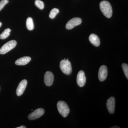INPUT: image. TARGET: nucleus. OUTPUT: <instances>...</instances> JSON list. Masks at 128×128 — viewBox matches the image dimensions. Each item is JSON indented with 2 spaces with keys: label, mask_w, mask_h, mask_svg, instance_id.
<instances>
[{
  "label": "nucleus",
  "mask_w": 128,
  "mask_h": 128,
  "mask_svg": "<svg viewBox=\"0 0 128 128\" xmlns=\"http://www.w3.org/2000/svg\"><path fill=\"white\" fill-rule=\"evenodd\" d=\"M59 12V10L57 8H54L50 11L49 17L50 18H55L57 14Z\"/></svg>",
  "instance_id": "obj_16"
},
{
  "label": "nucleus",
  "mask_w": 128,
  "mask_h": 128,
  "mask_svg": "<svg viewBox=\"0 0 128 128\" xmlns=\"http://www.w3.org/2000/svg\"><path fill=\"white\" fill-rule=\"evenodd\" d=\"M11 30L10 28H7L0 35V39H5L7 38L10 34Z\"/></svg>",
  "instance_id": "obj_15"
},
{
  "label": "nucleus",
  "mask_w": 128,
  "mask_h": 128,
  "mask_svg": "<svg viewBox=\"0 0 128 128\" xmlns=\"http://www.w3.org/2000/svg\"><path fill=\"white\" fill-rule=\"evenodd\" d=\"M57 108L60 114L64 117L66 118L70 113V108L66 102L64 101H60L57 104Z\"/></svg>",
  "instance_id": "obj_2"
},
{
  "label": "nucleus",
  "mask_w": 128,
  "mask_h": 128,
  "mask_svg": "<svg viewBox=\"0 0 128 128\" xmlns=\"http://www.w3.org/2000/svg\"><path fill=\"white\" fill-rule=\"evenodd\" d=\"M27 85V81L26 80H24L20 82L16 90V94L18 96H20L23 94Z\"/></svg>",
  "instance_id": "obj_9"
},
{
  "label": "nucleus",
  "mask_w": 128,
  "mask_h": 128,
  "mask_svg": "<svg viewBox=\"0 0 128 128\" xmlns=\"http://www.w3.org/2000/svg\"><path fill=\"white\" fill-rule=\"evenodd\" d=\"M26 127L24 126H22L19 127H17L16 128H26Z\"/></svg>",
  "instance_id": "obj_20"
},
{
  "label": "nucleus",
  "mask_w": 128,
  "mask_h": 128,
  "mask_svg": "<svg viewBox=\"0 0 128 128\" xmlns=\"http://www.w3.org/2000/svg\"><path fill=\"white\" fill-rule=\"evenodd\" d=\"M89 41L94 46L98 47L100 45V40L97 35L95 34H91L89 37Z\"/></svg>",
  "instance_id": "obj_13"
},
{
  "label": "nucleus",
  "mask_w": 128,
  "mask_h": 128,
  "mask_svg": "<svg viewBox=\"0 0 128 128\" xmlns=\"http://www.w3.org/2000/svg\"><path fill=\"white\" fill-rule=\"evenodd\" d=\"M44 111L43 108H38L34 110L28 116V118L30 120L38 119L42 116L44 114Z\"/></svg>",
  "instance_id": "obj_6"
},
{
  "label": "nucleus",
  "mask_w": 128,
  "mask_h": 128,
  "mask_svg": "<svg viewBox=\"0 0 128 128\" xmlns=\"http://www.w3.org/2000/svg\"><path fill=\"white\" fill-rule=\"evenodd\" d=\"M114 127H116V126H114ZM112 128H120L119 127H112Z\"/></svg>",
  "instance_id": "obj_22"
},
{
  "label": "nucleus",
  "mask_w": 128,
  "mask_h": 128,
  "mask_svg": "<svg viewBox=\"0 0 128 128\" xmlns=\"http://www.w3.org/2000/svg\"><path fill=\"white\" fill-rule=\"evenodd\" d=\"M60 68L63 73L66 75H70L72 72V67L71 63L67 60H62L60 63Z\"/></svg>",
  "instance_id": "obj_3"
},
{
  "label": "nucleus",
  "mask_w": 128,
  "mask_h": 128,
  "mask_svg": "<svg viewBox=\"0 0 128 128\" xmlns=\"http://www.w3.org/2000/svg\"><path fill=\"white\" fill-rule=\"evenodd\" d=\"M2 25V23H1V22H0V28L1 27V26Z\"/></svg>",
  "instance_id": "obj_21"
},
{
  "label": "nucleus",
  "mask_w": 128,
  "mask_h": 128,
  "mask_svg": "<svg viewBox=\"0 0 128 128\" xmlns=\"http://www.w3.org/2000/svg\"><path fill=\"white\" fill-rule=\"evenodd\" d=\"M54 80V76L50 72H46L44 76V82L47 86H50L52 84Z\"/></svg>",
  "instance_id": "obj_10"
},
{
  "label": "nucleus",
  "mask_w": 128,
  "mask_h": 128,
  "mask_svg": "<svg viewBox=\"0 0 128 128\" xmlns=\"http://www.w3.org/2000/svg\"><path fill=\"white\" fill-rule=\"evenodd\" d=\"M86 81V78L84 72L82 70H80L78 73L76 78L77 84L80 87H83L84 86Z\"/></svg>",
  "instance_id": "obj_7"
},
{
  "label": "nucleus",
  "mask_w": 128,
  "mask_h": 128,
  "mask_svg": "<svg viewBox=\"0 0 128 128\" xmlns=\"http://www.w3.org/2000/svg\"><path fill=\"white\" fill-rule=\"evenodd\" d=\"M31 58L28 56L21 57L17 60L15 62L16 65L18 66H24L30 62Z\"/></svg>",
  "instance_id": "obj_12"
},
{
  "label": "nucleus",
  "mask_w": 128,
  "mask_h": 128,
  "mask_svg": "<svg viewBox=\"0 0 128 128\" xmlns=\"http://www.w3.org/2000/svg\"><path fill=\"white\" fill-rule=\"evenodd\" d=\"M26 26L28 30H32L34 28V26L32 19L30 17L27 18L26 22Z\"/></svg>",
  "instance_id": "obj_14"
},
{
  "label": "nucleus",
  "mask_w": 128,
  "mask_h": 128,
  "mask_svg": "<svg viewBox=\"0 0 128 128\" xmlns=\"http://www.w3.org/2000/svg\"><path fill=\"white\" fill-rule=\"evenodd\" d=\"M115 99L114 97H112L108 99L106 106L108 112L111 114H113L115 109Z\"/></svg>",
  "instance_id": "obj_11"
},
{
  "label": "nucleus",
  "mask_w": 128,
  "mask_h": 128,
  "mask_svg": "<svg viewBox=\"0 0 128 128\" xmlns=\"http://www.w3.org/2000/svg\"><path fill=\"white\" fill-rule=\"evenodd\" d=\"M100 10L104 15L108 18H110L112 14V9L111 4L107 1H102L100 4Z\"/></svg>",
  "instance_id": "obj_1"
},
{
  "label": "nucleus",
  "mask_w": 128,
  "mask_h": 128,
  "mask_svg": "<svg viewBox=\"0 0 128 128\" xmlns=\"http://www.w3.org/2000/svg\"><path fill=\"white\" fill-rule=\"evenodd\" d=\"M34 3L36 6L41 10H42L44 8V2L40 0H36Z\"/></svg>",
  "instance_id": "obj_17"
},
{
  "label": "nucleus",
  "mask_w": 128,
  "mask_h": 128,
  "mask_svg": "<svg viewBox=\"0 0 128 128\" xmlns=\"http://www.w3.org/2000/svg\"><path fill=\"white\" fill-rule=\"evenodd\" d=\"M82 22V20L79 18H74L69 20L66 23V28L68 30L72 29L76 26L80 25Z\"/></svg>",
  "instance_id": "obj_5"
},
{
  "label": "nucleus",
  "mask_w": 128,
  "mask_h": 128,
  "mask_svg": "<svg viewBox=\"0 0 128 128\" xmlns=\"http://www.w3.org/2000/svg\"><path fill=\"white\" fill-rule=\"evenodd\" d=\"M122 68L124 73V74L126 76L127 79H128V64H123L122 65Z\"/></svg>",
  "instance_id": "obj_18"
},
{
  "label": "nucleus",
  "mask_w": 128,
  "mask_h": 128,
  "mask_svg": "<svg viewBox=\"0 0 128 128\" xmlns=\"http://www.w3.org/2000/svg\"><path fill=\"white\" fill-rule=\"evenodd\" d=\"M17 42L15 40H11L7 42L0 49V54H4L9 52L16 47Z\"/></svg>",
  "instance_id": "obj_4"
},
{
  "label": "nucleus",
  "mask_w": 128,
  "mask_h": 128,
  "mask_svg": "<svg viewBox=\"0 0 128 128\" xmlns=\"http://www.w3.org/2000/svg\"><path fill=\"white\" fill-rule=\"evenodd\" d=\"M9 2L8 0H1L0 1V11L2 10L5 5L6 4Z\"/></svg>",
  "instance_id": "obj_19"
},
{
  "label": "nucleus",
  "mask_w": 128,
  "mask_h": 128,
  "mask_svg": "<svg viewBox=\"0 0 128 128\" xmlns=\"http://www.w3.org/2000/svg\"><path fill=\"white\" fill-rule=\"evenodd\" d=\"M108 76V69L106 66L102 65L100 66L98 73V78L101 82L104 81Z\"/></svg>",
  "instance_id": "obj_8"
}]
</instances>
